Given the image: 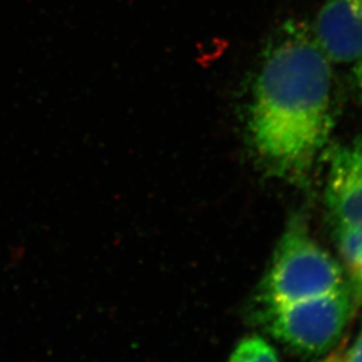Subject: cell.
I'll return each mask as SVG.
<instances>
[{"instance_id":"6da1fadb","label":"cell","mask_w":362,"mask_h":362,"mask_svg":"<svg viewBox=\"0 0 362 362\" xmlns=\"http://www.w3.org/2000/svg\"><path fill=\"white\" fill-rule=\"evenodd\" d=\"M329 60L306 21H284L269 38L247 108L252 150L272 175L301 180L331 134Z\"/></svg>"},{"instance_id":"7a4b0ae2","label":"cell","mask_w":362,"mask_h":362,"mask_svg":"<svg viewBox=\"0 0 362 362\" xmlns=\"http://www.w3.org/2000/svg\"><path fill=\"white\" fill-rule=\"evenodd\" d=\"M345 285L339 262L321 247L299 216L293 218L279 241L259 286L255 307L312 299Z\"/></svg>"},{"instance_id":"3957f363","label":"cell","mask_w":362,"mask_h":362,"mask_svg":"<svg viewBox=\"0 0 362 362\" xmlns=\"http://www.w3.org/2000/svg\"><path fill=\"white\" fill-rule=\"evenodd\" d=\"M360 291L347 284L334 292L296 303L255 307L257 324L286 349L320 356L334 349L352 321Z\"/></svg>"},{"instance_id":"277c9868","label":"cell","mask_w":362,"mask_h":362,"mask_svg":"<svg viewBox=\"0 0 362 362\" xmlns=\"http://www.w3.org/2000/svg\"><path fill=\"white\" fill-rule=\"evenodd\" d=\"M329 62L354 63L362 58V0H325L313 28Z\"/></svg>"},{"instance_id":"5b68a950","label":"cell","mask_w":362,"mask_h":362,"mask_svg":"<svg viewBox=\"0 0 362 362\" xmlns=\"http://www.w3.org/2000/svg\"><path fill=\"white\" fill-rule=\"evenodd\" d=\"M326 199L337 227L362 230V151L347 148L337 152Z\"/></svg>"},{"instance_id":"8992f818","label":"cell","mask_w":362,"mask_h":362,"mask_svg":"<svg viewBox=\"0 0 362 362\" xmlns=\"http://www.w3.org/2000/svg\"><path fill=\"white\" fill-rule=\"evenodd\" d=\"M228 362H280V359L265 339L251 335L238 344Z\"/></svg>"},{"instance_id":"52a82bcc","label":"cell","mask_w":362,"mask_h":362,"mask_svg":"<svg viewBox=\"0 0 362 362\" xmlns=\"http://www.w3.org/2000/svg\"><path fill=\"white\" fill-rule=\"evenodd\" d=\"M342 262L356 288L362 292V230L358 232L346 245L342 252Z\"/></svg>"},{"instance_id":"ba28073f","label":"cell","mask_w":362,"mask_h":362,"mask_svg":"<svg viewBox=\"0 0 362 362\" xmlns=\"http://www.w3.org/2000/svg\"><path fill=\"white\" fill-rule=\"evenodd\" d=\"M317 362H347V346L341 342L322 356V359Z\"/></svg>"},{"instance_id":"9c48e42d","label":"cell","mask_w":362,"mask_h":362,"mask_svg":"<svg viewBox=\"0 0 362 362\" xmlns=\"http://www.w3.org/2000/svg\"><path fill=\"white\" fill-rule=\"evenodd\" d=\"M347 362H362V329L356 341L347 349Z\"/></svg>"},{"instance_id":"30bf717a","label":"cell","mask_w":362,"mask_h":362,"mask_svg":"<svg viewBox=\"0 0 362 362\" xmlns=\"http://www.w3.org/2000/svg\"><path fill=\"white\" fill-rule=\"evenodd\" d=\"M354 79H356V86L359 88L362 93V58L356 62V69H354Z\"/></svg>"}]
</instances>
